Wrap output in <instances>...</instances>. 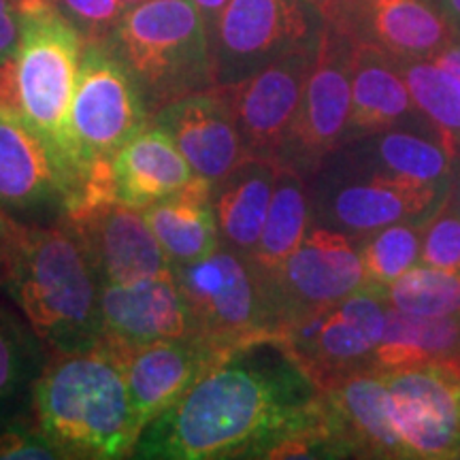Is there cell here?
Returning a JSON list of instances; mask_svg holds the SVG:
<instances>
[{
    "instance_id": "1",
    "label": "cell",
    "mask_w": 460,
    "mask_h": 460,
    "mask_svg": "<svg viewBox=\"0 0 460 460\" xmlns=\"http://www.w3.org/2000/svg\"><path fill=\"white\" fill-rule=\"evenodd\" d=\"M305 433L332 437L322 390L281 337H262L230 349L147 424L132 456L267 458L281 441Z\"/></svg>"
},
{
    "instance_id": "2",
    "label": "cell",
    "mask_w": 460,
    "mask_h": 460,
    "mask_svg": "<svg viewBox=\"0 0 460 460\" xmlns=\"http://www.w3.org/2000/svg\"><path fill=\"white\" fill-rule=\"evenodd\" d=\"M128 352L130 345L101 335L51 354L34 382L37 427L65 458L132 456L143 430L126 382Z\"/></svg>"
},
{
    "instance_id": "3",
    "label": "cell",
    "mask_w": 460,
    "mask_h": 460,
    "mask_svg": "<svg viewBox=\"0 0 460 460\" xmlns=\"http://www.w3.org/2000/svg\"><path fill=\"white\" fill-rule=\"evenodd\" d=\"M7 281L34 335L54 352L84 348L102 335V281L84 241L65 220L28 228Z\"/></svg>"
},
{
    "instance_id": "4",
    "label": "cell",
    "mask_w": 460,
    "mask_h": 460,
    "mask_svg": "<svg viewBox=\"0 0 460 460\" xmlns=\"http://www.w3.org/2000/svg\"><path fill=\"white\" fill-rule=\"evenodd\" d=\"M105 45L130 73L149 115L216 88L209 28L192 0H143L126 11Z\"/></svg>"
},
{
    "instance_id": "5",
    "label": "cell",
    "mask_w": 460,
    "mask_h": 460,
    "mask_svg": "<svg viewBox=\"0 0 460 460\" xmlns=\"http://www.w3.org/2000/svg\"><path fill=\"white\" fill-rule=\"evenodd\" d=\"M15 4L22 26L17 66L24 119L65 164L66 124L85 39L54 0H15Z\"/></svg>"
},
{
    "instance_id": "6",
    "label": "cell",
    "mask_w": 460,
    "mask_h": 460,
    "mask_svg": "<svg viewBox=\"0 0 460 460\" xmlns=\"http://www.w3.org/2000/svg\"><path fill=\"white\" fill-rule=\"evenodd\" d=\"M149 122L146 101L122 62L105 43H85L66 124V188L82 166L113 158Z\"/></svg>"
},
{
    "instance_id": "7",
    "label": "cell",
    "mask_w": 460,
    "mask_h": 460,
    "mask_svg": "<svg viewBox=\"0 0 460 460\" xmlns=\"http://www.w3.org/2000/svg\"><path fill=\"white\" fill-rule=\"evenodd\" d=\"M172 273L192 315L194 335L222 349L278 337L262 278L247 256L220 243L203 261L175 267Z\"/></svg>"
},
{
    "instance_id": "8",
    "label": "cell",
    "mask_w": 460,
    "mask_h": 460,
    "mask_svg": "<svg viewBox=\"0 0 460 460\" xmlns=\"http://www.w3.org/2000/svg\"><path fill=\"white\" fill-rule=\"evenodd\" d=\"M324 26L314 0H230L209 28L216 85H233L292 51L314 48Z\"/></svg>"
},
{
    "instance_id": "9",
    "label": "cell",
    "mask_w": 460,
    "mask_h": 460,
    "mask_svg": "<svg viewBox=\"0 0 460 460\" xmlns=\"http://www.w3.org/2000/svg\"><path fill=\"white\" fill-rule=\"evenodd\" d=\"M388 307L386 288L362 286L337 305L288 324L279 337L324 390L356 371L377 369L376 348Z\"/></svg>"
},
{
    "instance_id": "10",
    "label": "cell",
    "mask_w": 460,
    "mask_h": 460,
    "mask_svg": "<svg viewBox=\"0 0 460 460\" xmlns=\"http://www.w3.org/2000/svg\"><path fill=\"white\" fill-rule=\"evenodd\" d=\"M273 332L292 322L343 301L365 286L360 250L349 234L312 226L307 237L281 267L262 275Z\"/></svg>"
},
{
    "instance_id": "11",
    "label": "cell",
    "mask_w": 460,
    "mask_h": 460,
    "mask_svg": "<svg viewBox=\"0 0 460 460\" xmlns=\"http://www.w3.org/2000/svg\"><path fill=\"white\" fill-rule=\"evenodd\" d=\"M384 377L390 420L410 458H460V356Z\"/></svg>"
},
{
    "instance_id": "12",
    "label": "cell",
    "mask_w": 460,
    "mask_h": 460,
    "mask_svg": "<svg viewBox=\"0 0 460 460\" xmlns=\"http://www.w3.org/2000/svg\"><path fill=\"white\" fill-rule=\"evenodd\" d=\"M352 51L354 41L326 24L298 111L295 130L279 163L295 169H314L348 137L352 113Z\"/></svg>"
},
{
    "instance_id": "13",
    "label": "cell",
    "mask_w": 460,
    "mask_h": 460,
    "mask_svg": "<svg viewBox=\"0 0 460 460\" xmlns=\"http://www.w3.org/2000/svg\"><path fill=\"white\" fill-rule=\"evenodd\" d=\"M315 51L318 45L296 49L237 84L220 85L252 156L279 160L301 111Z\"/></svg>"
},
{
    "instance_id": "14",
    "label": "cell",
    "mask_w": 460,
    "mask_h": 460,
    "mask_svg": "<svg viewBox=\"0 0 460 460\" xmlns=\"http://www.w3.org/2000/svg\"><path fill=\"white\" fill-rule=\"evenodd\" d=\"M60 220L84 241L102 284L130 286L172 271L143 209L113 200L84 216Z\"/></svg>"
},
{
    "instance_id": "15",
    "label": "cell",
    "mask_w": 460,
    "mask_h": 460,
    "mask_svg": "<svg viewBox=\"0 0 460 460\" xmlns=\"http://www.w3.org/2000/svg\"><path fill=\"white\" fill-rule=\"evenodd\" d=\"M228 352L200 335L158 339L130 348L126 382L141 430L181 401Z\"/></svg>"
},
{
    "instance_id": "16",
    "label": "cell",
    "mask_w": 460,
    "mask_h": 460,
    "mask_svg": "<svg viewBox=\"0 0 460 460\" xmlns=\"http://www.w3.org/2000/svg\"><path fill=\"white\" fill-rule=\"evenodd\" d=\"M152 122L169 132L194 172L209 183L252 156L220 85L169 102L152 115Z\"/></svg>"
},
{
    "instance_id": "17",
    "label": "cell",
    "mask_w": 460,
    "mask_h": 460,
    "mask_svg": "<svg viewBox=\"0 0 460 460\" xmlns=\"http://www.w3.org/2000/svg\"><path fill=\"white\" fill-rule=\"evenodd\" d=\"M326 420L348 456L410 458L388 413L384 371H356L322 390Z\"/></svg>"
},
{
    "instance_id": "18",
    "label": "cell",
    "mask_w": 460,
    "mask_h": 460,
    "mask_svg": "<svg viewBox=\"0 0 460 460\" xmlns=\"http://www.w3.org/2000/svg\"><path fill=\"white\" fill-rule=\"evenodd\" d=\"M101 315L102 335L130 348L194 335L192 315L172 271L130 286L102 284Z\"/></svg>"
},
{
    "instance_id": "19",
    "label": "cell",
    "mask_w": 460,
    "mask_h": 460,
    "mask_svg": "<svg viewBox=\"0 0 460 460\" xmlns=\"http://www.w3.org/2000/svg\"><path fill=\"white\" fill-rule=\"evenodd\" d=\"M68 172L58 154L24 119L0 115V207L62 214Z\"/></svg>"
},
{
    "instance_id": "20",
    "label": "cell",
    "mask_w": 460,
    "mask_h": 460,
    "mask_svg": "<svg viewBox=\"0 0 460 460\" xmlns=\"http://www.w3.org/2000/svg\"><path fill=\"white\" fill-rule=\"evenodd\" d=\"M439 199L437 183L396 180L369 172L365 181H349L326 197L324 217L349 237H367L396 222L424 216Z\"/></svg>"
},
{
    "instance_id": "21",
    "label": "cell",
    "mask_w": 460,
    "mask_h": 460,
    "mask_svg": "<svg viewBox=\"0 0 460 460\" xmlns=\"http://www.w3.org/2000/svg\"><path fill=\"white\" fill-rule=\"evenodd\" d=\"M115 188L124 205L146 209L197 177L169 132L149 122L113 154Z\"/></svg>"
},
{
    "instance_id": "22",
    "label": "cell",
    "mask_w": 460,
    "mask_h": 460,
    "mask_svg": "<svg viewBox=\"0 0 460 460\" xmlns=\"http://www.w3.org/2000/svg\"><path fill=\"white\" fill-rule=\"evenodd\" d=\"M279 163L250 156L220 181L211 183V203L220 243L250 258L261 241L271 207Z\"/></svg>"
},
{
    "instance_id": "23",
    "label": "cell",
    "mask_w": 460,
    "mask_h": 460,
    "mask_svg": "<svg viewBox=\"0 0 460 460\" xmlns=\"http://www.w3.org/2000/svg\"><path fill=\"white\" fill-rule=\"evenodd\" d=\"M413 99L394 56L373 43L354 41L352 113L345 141L377 135L413 111Z\"/></svg>"
},
{
    "instance_id": "24",
    "label": "cell",
    "mask_w": 460,
    "mask_h": 460,
    "mask_svg": "<svg viewBox=\"0 0 460 460\" xmlns=\"http://www.w3.org/2000/svg\"><path fill=\"white\" fill-rule=\"evenodd\" d=\"M171 267H188L203 261L220 245L211 183L194 177L186 188L143 209Z\"/></svg>"
},
{
    "instance_id": "25",
    "label": "cell",
    "mask_w": 460,
    "mask_h": 460,
    "mask_svg": "<svg viewBox=\"0 0 460 460\" xmlns=\"http://www.w3.org/2000/svg\"><path fill=\"white\" fill-rule=\"evenodd\" d=\"M460 356V314L413 315L394 309L386 314V329L376 348L379 371L447 362Z\"/></svg>"
},
{
    "instance_id": "26",
    "label": "cell",
    "mask_w": 460,
    "mask_h": 460,
    "mask_svg": "<svg viewBox=\"0 0 460 460\" xmlns=\"http://www.w3.org/2000/svg\"><path fill=\"white\" fill-rule=\"evenodd\" d=\"M309 228H312V200L301 171L279 163L267 222L254 254L250 256L258 273L267 275L281 267L298 250Z\"/></svg>"
},
{
    "instance_id": "27",
    "label": "cell",
    "mask_w": 460,
    "mask_h": 460,
    "mask_svg": "<svg viewBox=\"0 0 460 460\" xmlns=\"http://www.w3.org/2000/svg\"><path fill=\"white\" fill-rule=\"evenodd\" d=\"M376 164L371 172L396 177V180L439 183L450 172L454 149L447 143H437L411 132L384 130L373 139Z\"/></svg>"
},
{
    "instance_id": "28",
    "label": "cell",
    "mask_w": 460,
    "mask_h": 460,
    "mask_svg": "<svg viewBox=\"0 0 460 460\" xmlns=\"http://www.w3.org/2000/svg\"><path fill=\"white\" fill-rule=\"evenodd\" d=\"M394 60L413 105L441 128L444 143L454 149V143L460 139V79L433 60Z\"/></svg>"
},
{
    "instance_id": "29",
    "label": "cell",
    "mask_w": 460,
    "mask_h": 460,
    "mask_svg": "<svg viewBox=\"0 0 460 460\" xmlns=\"http://www.w3.org/2000/svg\"><path fill=\"white\" fill-rule=\"evenodd\" d=\"M394 309L413 315L460 314V273L424 264L411 267L386 288Z\"/></svg>"
},
{
    "instance_id": "30",
    "label": "cell",
    "mask_w": 460,
    "mask_h": 460,
    "mask_svg": "<svg viewBox=\"0 0 460 460\" xmlns=\"http://www.w3.org/2000/svg\"><path fill=\"white\" fill-rule=\"evenodd\" d=\"M420 250H422V241L413 224L396 222L367 234L360 245L365 286L388 288L416 264Z\"/></svg>"
},
{
    "instance_id": "31",
    "label": "cell",
    "mask_w": 460,
    "mask_h": 460,
    "mask_svg": "<svg viewBox=\"0 0 460 460\" xmlns=\"http://www.w3.org/2000/svg\"><path fill=\"white\" fill-rule=\"evenodd\" d=\"M420 261L429 267L460 273V207L447 199L422 237Z\"/></svg>"
},
{
    "instance_id": "32",
    "label": "cell",
    "mask_w": 460,
    "mask_h": 460,
    "mask_svg": "<svg viewBox=\"0 0 460 460\" xmlns=\"http://www.w3.org/2000/svg\"><path fill=\"white\" fill-rule=\"evenodd\" d=\"M85 43H105L128 7L122 0H54Z\"/></svg>"
},
{
    "instance_id": "33",
    "label": "cell",
    "mask_w": 460,
    "mask_h": 460,
    "mask_svg": "<svg viewBox=\"0 0 460 460\" xmlns=\"http://www.w3.org/2000/svg\"><path fill=\"white\" fill-rule=\"evenodd\" d=\"M31 369L28 343L22 331L0 312V402L17 393Z\"/></svg>"
},
{
    "instance_id": "34",
    "label": "cell",
    "mask_w": 460,
    "mask_h": 460,
    "mask_svg": "<svg viewBox=\"0 0 460 460\" xmlns=\"http://www.w3.org/2000/svg\"><path fill=\"white\" fill-rule=\"evenodd\" d=\"M0 458L3 460H56L65 458L43 430L28 424H9L0 430Z\"/></svg>"
},
{
    "instance_id": "35",
    "label": "cell",
    "mask_w": 460,
    "mask_h": 460,
    "mask_svg": "<svg viewBox=\"0 0 460 460\" xmlns=\"http://www.w3.org/2000/svg\"><path fill=\"white\" fill-rule=\"evenodd\" d=\"M0 115L24 119V102H22L17 54L0 62Z\"/></svg>"
},
{
    "instance_id": "36",
    "label": "cell",
    "mask_w": 460,
    "mask_h": 460,
    "mask_svg": "<svg viewBox=\"0 0 460 460\" xmlns=\"http://www.w3.org/2000/svg\"><path fill=\"white\" fill-rule=\"evenodd\" d=\"M26 234L28 226L11 217L4 207H0V279L9 278V271L13 267L15 256L20 254Z\"/></svg>"
},
{
    "instance_id": "37",
    "label": "cell",
    "mask_w": 460,
    "mask_h": 460,
    "mask_svg": "<svg viewBox=\"0 0 460 460\" xmlns=\"http://www.w3.org/2000/svg\"><path fill=\"white\" fill-rule=\"evenodd\" d=\"M20 37L22 26L15 0H0V62L17 54Z\"/></svg>"
},
{
    "instance_id": "38",
    "label": "cell",
    "mask_w": 460,
    "mask_h": 460,
    "mask_svg": "<svg viewBox=\"0 0 460 460\" xmlns=\"http://www.w3.org/2000/svg\"><path fill=\"white\" fill-rule=\"evenodd\" d=\"M435 65L444 66L446 71H450L452 75H456V77L460 79V43L452 41L447 48H444L433 58Z\"/></svg>"
},
{
    "instance_id": "39",
    "label": "cell",
    "mask_w": 460,
    "mask_h": 460,
    "mask_svg": "<svg viewBox=\"0 0 460 460\" xmlns=\"http://www.w3.org/2000/svg\"><path fill=\"white\" fill-rule=\"evenodd\" d=\"M192 3L197 4L200 13H203L207 28H211L216 24V20L220 17L222 11L226 9V4L230 3V0H192Z\"/></svg>"
},
{
    "instance_id": "40",
    "label": "cell",
    "mask_w": 460,
    "mask_h": 460,
    "mask_svg": "<svg viewBox=\"0 0 460 460\" xmlns=\"http://www.w3.org/2000/svg\"><path fill=\"white\" fill-rule=\"evenodd\" d=\"M433 4L446 15V20L450 22L452 28L458 34L460 32V0H433Z\"/></svg>"
},
{
    "instance_id": "41",
    "label": "cell",
    "mask_w": 460,
    "mask_h": 460,
    "mask_svg": "<svg viewBox=\"0 0 460 460\" xmlns=\"http://www.w3.org/2000/svg\"><path fill=\"white\" fill-rule=\"evenodd\" d=\"M122 3L126 4V7H135V4H139V3H143V0H122Z\"/></svg>"
},
{
    "instance_id": "42",
    "label": "cell",
    "mask_w": 460,
    "mask_h": 460,
    "mask_svg": "<svg viewBox=\"0 0 460 460\" xmlns=\"http://www.w3.org/2000/svg\"><path fill=\"white\" fill-rule=\"evenodd\" d=\"M458 200H460V190H458Z\"/></svg>"
}]
</instances>
